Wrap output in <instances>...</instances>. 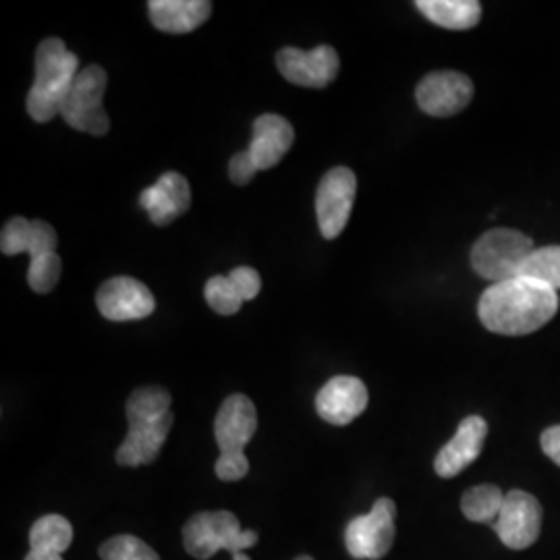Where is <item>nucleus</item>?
I'll list each match as a JSON object with an SVG mask.
<instances>
[{"label":"nucleus","instance_id":"obj_27","mask_svg":"<svg viewBox=\"0 0 560 560\" xmlns=\"http://www.w3.org/2000/svg\"><path fill=\"white\" fill-rule=\"evenodd\" d=\"M30 224L32 221L15 217L2 226V235H0V249L4 256H20L25 254V241L30 233Z\"/></svg>","mask_w":560,"mask_h":560},{"label":"nucleus","instance_id":"obj_10","mask_svg":"<svg viewBox=\"0 0 560 560\" xmlns=\"http://www.w3.org/2000/svg\"><path fill=\"white\" fill-rule=\"evenodd\" d=\"M277 67L284 80L301 88L322 90L337 80L340 59L337 50L328 44H320L312 50H300L289 46L277 55Z\"/></svg>","mask_w":560,"mask_h":560},{"label":"nucleus","instance_id":"obj_25","mask_svg":"<svg viewBox=\"0 0 560 560\" xmlns=\"http://www.w3.org/2000/svg\"><path fill=\"white\" fill-rule=\"evenodd\" d=\"M60 270H62V264H60L59 254H46L42 258L30 260L27 282L32 291L50 293L59 284Z\"/></svg>","mask_w":560,"mask_h":560},{"label":"nucleus","instance_id":"obj_7","mask_svg":"<svg viewBox=\"0 0 560 560\" xmlns=\"http://www.w3.org/2000/svg\"><path fill=\"white\" fill-rule=\"evenodd\" d=\"M397 504L378 499L368 515L349 521L345 529V546L353 559L381 560L390 552L395 541Z\"/></svg>","mask_w":560,"mask_h":560},{"label":"nucleus","instance_id":"obj_9","mask_svg":"<svg viewBox=\"0 0 560 560\" xmlns=\"http://www.w3.org/2000/svg\"><path fill=\"white\" fill-rule=\"evenodd\" d=\"M492 527L506 548L525 550L534 546L541 532L540 502L523 490L506 492L501 515L492 523Z\"/></svg>","mask_w":560,"mask_h":560},{"label":"nucleus","instance_id":"obj_2","mask_svg":"<svg viewBox=\"0 0 560 560\" xmlns=\"http://www.w3.org/2000/svg\"><path fill=\"white\" fill-rule=\"evenodd\" d=\"M173 399L161 386H143L127 400L129 432L117 451L120 467L150 465L161 455L162 446L175 423Z\"/></svg>","mask_w":560,"mask_h":560},{"label":"nucleus","instance_id":"obj_21","mask_svg":"<svg viewBox=\"0 0 560 560\" xmlns=\"http://www.w3.org/2000/svg\"><path fill=\"white\" fill-rule=\"evenodd\" d=\"M502 502H504V492L499 486L481 483L463 494L460 511L469 521L492 525L501 515Z\"/></svg>","mask_w":560,"mask_h":560},{"label":"nucleus","instance_id":"obj_1","mask_svg":"<svg viewBox=\"0 0 560 560\" xmlns=\"http://www.w3.org/2000/svg\"><path fill=\"white\" fill-rule=\"evenodd\" d=\"M559 312V293L532 279L504 280L481 293L478 314L490 332L521 337L540 330Z\"/></svg>","mask_w":560,"mask_h":560},{"label":"nucleus","instance_id":"obj_5","mask_svg":"<svg viewBox=\"0 0 560 560\" xmlns=\"http://www.w3.org/2000/svg\"><path fill=\"white\" fill-rule=\"evenodd\" d=\"M534 241L513 229H492L476 241L471 249V266L481 279L492 284L517 279L523 261L534 252Z\"/></svg>","mask_w":560,"mask_h":560},{"label":"nucleus","instance_id":"obj_33","mask_svg":"<svg viewBox=\"0 0 560 560\" xmlns=\"http://www.w3.org/2000/svg\"><path fill=\"white\" fill-rule=\"evenodd\" d=\"M233 560H252V559H249V557H245V555H243V552H240V555H235V557H233Z\"/></svg>","mask_w":560,"mask_h":560},{"label":"nucleus","instance_id":"obj_34","mask_svg":"<svg viewBox=\"0 0 560 560\" xmlns=\"http://www.w3.org/2000/svg\"><path fill=\"white\" fill-rule=\"evenodd\" d=\"M298 560H314V559H312V557H300V559H298Z\"/></svg>","mask_w":560,"mask_h":560},{"label":"nucleus","instance_id":"obj_20","mask_svg":"<svg viewBox=\"0 0 560 560\" xmlns=\"http://www.w3.org/2000/svg\"><path fill=\"white\" fill-rule=\"evenodd\" d=\"M73 541V527L62 515H44L32 525L30 550L62 555Z\"/></svg>","mask_w":560,"mask_h":560},{"label":"nucleus","instance_id":"obj_8","mask_svg":"<svg viewBox=\"0 0 560 560\" xmlns=\"http://www.w3.org/2000/svg\"><path fill=\"white\" fill-rule=\"evenodd\" d=\"M358 196V177L351 168H330L318 185L316 214L324 240H337L345 231L353 212V201Z\"/></svg>","mask_w":560,"mask_h":560},{"label":"nucleus","instance_id":"obj_24","mask_svg":"<svg viewBox=\"0 0 560 560\" xmlns=\"http://www.w3.org/2000/svg\"><path fill=\"white\" fill-rule=\"evenodd\" d=\"M102 560H161V557L136 536H115L101 546Z\"/></svg>","mask_w":560,"mask_h":560},{"label":"nucleus","instance_id":"obj_18","mask_svg":"<svg viewBox=\"0 0 560 560\" xmlns=\"http://www.w3.org/2000/svg\"><path fill=\"white\" fill-rule=\"evenodd\" d=\"M150 21L166 34H189L212 15V2L206 0H150Z\"/></svg>","mask_w":560,"mask_h":560},{"label":"nucleus","instance_id":"obj_22","mask_svg":"<svg viewBox=\"0 0 560 560\" xmlns=\"http://www.w3.org/2000/svg\"><path fill=\"white\" fill-rule=\"evenodd\" d=\"M520 277L536 280L544 287L559 293L560 289V245H548L534 249L529 258L523 261Z\"/></svg>","mask_w":560,"mask_h":560},{"label":"nucleus","instance_id":"obj_23","mask_svg":"<svg viewBox=\"0 0 560 560\" xmlns=\"http://www.w3.org/2000/svg\"><path fill=\"white\" fill-rule=\"evenodd\" d=\"M203 295L208 305L221 314V316H233L241 310V305L245 303L237 291V287L233 284V280L229 277H212L206 282Z\"/></svg>","mask_w":560,"mask_h":560},{"label":"nucleus","instance_id":"obj_13","mask_svg":"<svg viewBox=\"0 0 560 560\" xmlns=\"http://www.w3.org/2000/svg\"><path fill=\"white\" fill-rule=\"evenodd\" d=\"M258 432V411L245 395H231L219 409L214 436L221 455H245V446Z\"/></svg>","mask_w":560,"mask_h":560},{"label":"nucleus","instance_id":"obj_17","mask_svg":"<svg viewBox=\"0 0 560 560\" xmlns=\"http://www.w3.org/2000/svg\"><path fill=\"white\" fill-rule=\"evenodd\" d=\"M293 125L280 115H261L254 122V138L247 148L258 173L275 168L293 148Z\"/></svg>","mask_w":560,"mask_h":560},{"label":"nucleus","instance_id":"obj_3","mask_svg":"<svg viewBox=\"0 0 560 560\" xmlns=\"http://www.w3.org/2000/svg\"><path fill=\"white\" fill-rule=\"evenodd\" d=\"M80 73V59L67 50L65 42L48 38L36 50V80L27 94V113L38 122H48L60 115L73 81Z\"/></svg>","mask_w":560,"mask_h":560},{"label":"nucleus","instance_id":"obj_11","mask_svg":"<svg viewBox=\"0 0 560 560\" xmlns=\"http://www.w3.org/2000/svg\"><path fill=\"white\" fill-rule=\"evenodd\" d=\"M416 98L430 117H453L474 101V83L457 71H434L420 81Z\"/></svg>","mask_w":560,"mask_h":560},{"label":"nucleus","instance_id":"obj_31","mask_svg":"<svg viewBox=\"0 0 560 560\" xmlns=\"http://www.w3.org/2000/svg\"><path fill=\"white\" fill-rule=\"evenodd\" d=\"M541 451L560 467V425L548 428L540 439Z\"/></svg>","mask_w":560,"mask_h":560},{"label":"nucleus","instance_id":"obj_4","mask_svg":"<svg viewBox=\"0 0 560 560\" xmlns=\"http://www.w3.org/2000/svg\"><path fill=\"white\" fill-rule=\"evenodd\" d=\"M258 540V532L241 529L240 520L229 511L198 513L183 527L185 550L198 560L212 559L219 550H226L235 557L247 548H254Z\"/></svg>","mask_w":560,"mask_h":560},{"label":"nucleus","instance_id":"obj_19","mask_svg":"<svg viewBox=\"0 0 560 560\" xmlns=\"http://www.w3.org/2000/svg\"><path fill=\"white\" fill-rule=\"evenodd\" d=\"M421 15L444 30H471L480 23L478 0H418Z\"/></svg>","mask_w":560,"mask_h":560},{"label":"nucleus","instance_id":"obj_15","mask_svg":"<svg viewBox=\"0 0 560 560\" xmlns=\"http://www.w3.org/2000/svg\"><path fill=\"white\" fill-rule=\"evenodd\" d=\"M488 436V423L480 416H469L460 421L455 436L446 442L436 455L434 469L441 478H455L480 457Z\"/></svg>","mask_w":560,"mask_h":560},{"label":"nucleus","instance_id":"obj_14","mask_svg":"<svg viewBox=\"0 0 560 560\" xmlns=\"http://www.w3.org/2000/svg\"><path fill=\"white\" fill-rule=\"evenodd\" d=\"M368 407V388L355 376H335L322 386L316 397V411L332 425H347L358 420Z\"/></svg>","mask_w":560,"mask_h":560},{"label":"nucleus","instance_id":"obj_6","mask_svg":"<svg viewBox=\"0 0 560 560\" xmlns=\"http://www.w3.org/2000/svg\"><path fill=\"white\" fill-rule=\"evenodd\" d=\"M106 85L108 75L98 65L81 69L60 106V117L75 131L90 136H106L110 129V119L102 104Z\"/></svg>","mask_w":560,"mask_h":560},{"label":"nucleus","instance_id":"obj_16","mask_svg":"<svg viewBox=\"0 0 560 560\" xmlns=\"http://www.w3.org/2000/svg\"><path fill=\"white\" fill-rule=\"evenodd\" d=\"M141 208L148 212L150 221L159 226L179 219L191 206V187L180 173H164L152 187L143 189L140 196Z\"/></svg>","mask_w":560,"mask_h":560},{"label":"nucleus","instance_id":"obj_26","mask_svg":"<svg viewBox=\"0 0 560 560\" xmlns=\"http://www.w3.org/2000/svg\"><path fill=\"white\" fill-rule=\"evenodd\" d=\"M57 245H59L57 231L48 222L32 221L27 241H25V254H30L32 260L42 258L46 254H57Z\"/></svg>","mask_w":560,"mask_h":560},{"label":"nucleus","instance_id":"obj_29","mask_svg":"<svg viewBox=\"0 0 560 560\" xmlns=\"http://www.w3.org/2000/svg\"><path fill=\"white\" fill-rule=\"evenodd\" d=\"M214 471L219 480L240 481L249 471V460L245 455H221L214 465Z\"/></svg>","mask_w":560,"mask_h":560},{"label":"nucleus","instance_id":"obj_28","mask_svg":"<svg viewBox=\"0 0 560 560\" xmlns=\"http://www.w3.org/2000/svg\"><path fill=\"white\" fill-rule=\"evenodd\" d=\"M229 279L233 280V284L237 287L243 301H252L258 298L261 289V279L258 270H254L249 266H241V268H235L229 275Z\"/></svg>","mask_w":560,"mask_h":560},{"label":"nucleus","instance_id":"obj_32","mask_svg":"<svg viewBox=\"0 0 560 560\" xmlns=\"http://www.w3.org/2000/svg\"><path fill=\"white\" fill-rule=\"evenodd\" d=\"M25 560H62L57 552H44V550H30Z\"/></svg>","mask_w":560,"mask_h":560},{"label":"nucleus","instance_id":"obj_12","mask_svg":"<svg viewBox=\"0 0 560 560\" xmlns=\"http://www.w3.org/2000/svg\"><path fill=\"white\" fill-rule=\"evenodd\" d=\"M96 305L110 322H133L148 318L156 310L152 291L131 277H115L98 289Z\"/></svg>","mask_w":560,"mask_h":560},{"label":"nucleus","instance_id":"obj_30","mask_svg":"<svg viewBox=\"0 0 560 560\" xmlns=\"http://www.w3.org/2000/svg\"><path fill=\"white\" fill-rule=\"evenodd\" d=\"M258 173V168H256V164L252 161V156H249V152L247 150H243L240 154H235L231 162H229V177L231 180L235 183V185H247L249 180L254 179V175Z\"/></svg>","mask_w":560,"mask_h":560}]
</instances>
